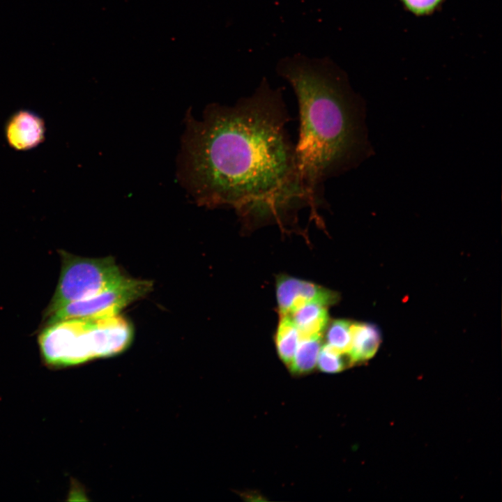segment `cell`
Listing matches in <instances>:
<instances>
[{
    "mask_svg": "<svg viewBox=\"0 0 502 502\" xmlns=\"http://www.w3.org/2000/svg\"><path fill=\"white\" fill-rule=\"evenodd\" d=\"M280 89L263 78L233 106L188 113L178 178L201 205L229 206L248 225L280 221L310 200L289 139Z\"/></svg>",
    "mask_w": 502,
    "mask_h": 502,
    "instance_id": "cell-1",
    "label": "cell"
},
{
    "mask_svg": "<svg viewBox=\"0 0 502 502\" xmlns=\"http://www.w3.org/2000/svg\"><path fill=\"white\" fill-rule=\"evenodd\" d=\"M277 74L297 98L300 129L295 145L300 175L316 207L323 202V184L353 167L365 153L360 100L347 73L328 56L301 53L284 56Z\"/></svg>",
    "mask_w": 502,
    "mask_h": 502,
    "instance_id": "cell-2",
    "label": "cell"
},
{
    "mask_svg": "<svg viewBox=\"0 0 502 502\" xmlns=\"http://www.w3.org/2000/svg\"><path fill=\"white\" fill-rule=\"evenodd\" d=\"M132 339L131 326L116 314L73 318L47 324L38 342L45 363L62 367L116 355L128 348Z\"/></svg>",
    "mask_w": 502,
    "mask_h": 502,
    "instance_id": "cell-3",
    "label": "cell"
},
{
    "mask_svg": "<svg viewBox=\"0 0 502 502\" xmlns=\"http://www.w3.org/2000/svg\"><path fill=\"white\" fill-rule=\"evenodd\" d=\"M61 271L47 316L69 303L91 298L120 281L121 274L111 257L86 258L60 251Z\"/></svg>",
    "mask_w": 502,
    "mask_h": 502,
    "instance_id": "cell-4",
    "label": "cell"
},
{
    "mask_svg": "<svg viewBox=\"0 0 502 502\" xmlns=\"http://www.w3.org/2000/svg\"><path fill=\"white\" fill-rule=\"evenodd\" d=\"M152 286L149 280L123 277L101 293L59 309L50 316L47 324L73 318H101L118 314L123 307L148 294Z\"/></svg>",
    "mask_w": 502,
    "mask_h": 502,
    "instance_id": "cell-5",
    "label": "cell"
},
{
    "mask_svg": "<svg viewBox=\"0 0 502 502\" xmlns=\"http://www.w3.org/2000/svg\"><path fill=\"white\" fill-rule=\"evenodd\" d=\"M275 294L280 315H290L308 303L328 307L340 301L337 291L285 274L276 277Z\"/></svg>",
    "mask_w": 502,
    "mask_h": 502,
    "instance_id": "cell-6",
    "label": "cell"
},
{
    "mask_svg": "<svg viewBox=\"0 0 502 502\" xmlns=\"http://www.w3.org/2000/svg\"><path fill=\"white\" fill-rule=\"evenodd\" d=\"M44 119L33 111L21 109L6 121L5 137L8 146L17 151H29L38 146L45 139Z\"/></svg>",
    "mask_w": 502,
    "mask_h": 502,
    "instance_id": "cell-7",
    "label": "cell"
},
{
    "mask_svg": "<svg viewBox=\"0 0 502 502\" xmlns=\"http://www.w3.org/2000/svg\"><path fill=\"white\" fill-rule=\"evenodd\" d=\"M351 331V344L348 353L351 365L372 358L381 340L379 328L372 324L352 322Z\"/></svg>",
    "mask_w": 502,
    "mask_h": 502,
    "instance_id": "cell-8",
    "label": "cell"
},
{
    "mask_svg": "<svg viewBox=\"0 0 502 502\" xmlns=\"http://www.w3.org/2000/svg\"><path fill=\"white\" fill-rule=\"evenodd\" d=\"M301 337H322L329 323L327 307L306 304L290 314Z\"/></svg>",
    "mask_w": 502,
    "mask_h": 502,
    "instance_id": "cell-9",
    "label": "cell"
},
{
    "mask_svg": "<svg viewBox=\"0 0 502 502\" xmlns=\"http://www.w3.org/2000/svg\"><path fill=\"white\" fill-rule=\"evenodd\" d=\"M300 339L299 332L291 316L280 315L275 342L280 359L288 366L293 359Z\"/></svg>",
    "mask_w": 502,
    "mask_h": 502,
    "instance_id": "cell-10",
    "label": "cell"
},
{
    "mask_svg": "<svg viewBox=\"0 0 502 502\" xmlns=\"http://www.w3.org/2000/svg\"><path fill=\"white\" fill-rule=\"evenodd\" d=\"M322 337H301L293 359L289 365L294 374H306L316 366L322 346Z\"/></svg>",
    "mask_w": 502,
    "mask_h": 502,
    "instance_id": "cell-11",
    "label": "cell"
},
{
    "mask_svg": "<svg viewBox=\"0 0 502 502\" xmlns=\"http://www.w3.org/2000/svg\"><path fill=\"white\" fill-rule=\"evenodd\" d=\"M352 321L337 319L328 323L326 327V344L342 353H349L352 340Z\"/></svg>",
    "mask_w": 502,
    "mask_h": 502,
    "instance_id": "cell-12",
    "label": "cell"
},
{
    "mask_svg": "<svg viewBox=\"0 0 502 502\" xmlns=\"http://www.w3.org/2000/svg\"><path fill=\"white\" fill-rule=\"evenodd\" d=\"M317 363L326 373H337L352 365L347 353H340L327 344L321 346Z\"/></svg>",
    "mask_w": 502,
    "mask_h": 502,
    "instance_id": "cell-13",
    "label": "cell"
},
{
    "mask_svg": "<svg viewBox=\"0 0 502 502\" xmlns=\"http://www.w3.org/2000/svg\"><path fill=\"white\" fill-rule=\"evenodd\" d=\"M409 13L416 17H425L438 10L446 0H400Z\"/></svg>",
    "mask_w": 502,
    "mask_h": 502,
    "instance_id": "cell-14",
    "label": "cell"
}]
</instances>
